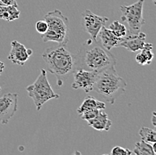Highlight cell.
<instances>
[{
  "mask_svg": "<svg viewBox=\"0 0 156 155\" xmlns=\"http://www.w3.org/2000/svg\"><path fill=\"white\" fill-rule=\"evenodd\" d=\"M5 63H4L3 62L0 61V76H1V74L3 73V71H4V70H5Z\"/></svg>",
  "mask_w": 156,
  "mask_h": 155,
  "instance_id": "26",
  "label": "cell"
},
{
  "mask_svg": "<svg viewBox=\"0 0 156 155\" xmlns=\"http://www.w3.org/2000/svg\"><path fill=\"white\" fill-rule=\"evenodd\" d=\"M27 92L29 96L32 98L37 111H40L43 105L49 100L59 98V95L56 94L51 87L44 69H41L40 74L35 82L27 87Z\"/></svg>",
  "mask_w": 156,
  "mask_h": 155,
  "instance_id": "5",
  "label": "cell"
},
{
  "mask_svg": "<svg viewBox=\"0 0 156 155\" xmlns=\"http://www.w3.org/2000/svg\"><path fill=\"white\" fill-rule=\"evenodd\" d=\"M99 111L100 110H90V111H86V112H83L81 114V118L83 120L89 121V120L94 119L95 117L97 116Z\"/></svg>",
  "mask_w": 156,
  "mask_h": 155,
  "instance_id": "21",
  "label": "cell"
},
{
  "mask_svg": "<svg viewBox=\"0 0 156 155\" xmlns=\"http://www.w3.org/2000/svg\"><path fill=\"white\" fill-rule=\"evenodd\" d=\"M152 2H153L154 5H156V0H152Z\"/></svg>",
  "mask_w": 156,
  "mask_h": 155,
  "instance_id": "28",
  "label": "cell"
},
{
  "mask_svg": "<svg viewBox=\"0 0 156 155\" xmlns=\"http://www.w3.org/2000/svg\"><path fill=\"white\" fill-rule=\"evenodd\" d=\"M36 29L37 31L40 33L41 35L45 33L48 29V24L47 22L44 21V20H42V21H38L36 22Z\"/></svg>",
  "mask_w": 156,
  "mask_h": 155,
  "instance_id": "22",
  "label": "cell"
},
{
  "mask_svg": "<svg viewBox=\"0 0 156 155\" xmlns=\"http://www.w3.org/2000/svg\"><path fill=\"white\" fill-rule=\"evenodd\" d=\"M48 29L41 35L43 42H56L59 46H67L69 40V21L59 10H54L44 15Z\"/></svg>",
  "mask_w": 156,
  "mask_h": 155,
  "instance_id": "4",
  "label": "cell"
},
{
  "mask_svg": "<svg viewBox=\"0 0 156 155\" xmlns=\"http://www.w3.org/2000/svg\"><path fill=\"white\" fill-rule=\"evenodd\" d=\"M76 55V70L83 69L100 72L111 66L116 65V58L98 40H85Z\"/></svg>",
  "mask_w": 156,
  "mask_h": 155,
  "instance_id": "1",
  "label": "cell"
},
{
  "mask_svg": "<svg viewBox=\"0 0 156 155\" xmlns=\"http://www.w3.org/2000/svg\"><path fill=\"white\" fill-rule=\"evenodd\" d=\"M145 0H138L131 6H122V21H125L129 27V34H137L141 31L146 21L143 16V6Z\"/></svg>",
  "mask_w": 156,
  "mask_h": 155,
  "instance_id": "6",
  "label": "cell"
},
{
  "mask_svg": "<svg viewBox=\"0 0 156 155\" xmlns=\"http://www.w3.org/2000/svg\"><path fill=\"white\" fill-rule=\"evenodd\" d=\"M49 71L57 78V84L61 87L64 81L76 70V55L69 52L65 46L47 48L42 55Z\"/></svg>",
  "mask_w": 156,
  "mask_h": 155,
  "instance_id": "2",
  "label": "cell"
},
{
  "mask_svg": "<svg viewBox=\"0 0 156 155\" xmlns=\"http://www.w3.org/2000/svg\"><path fill=\"white\" fill-rule=\"evenodd\" d=\"M83 29L88 32L92 40H97L98 32L101 28L105 26L108 21V18L106 16H99L93 13L90 10H85L83 14Z\"/></svg>",
  "mask_w": 156,
  "mask_h": 155,
  "instance_id": "7",
  "label": "cell"
},
{
  "mask_svg": "<svg viewBox=\"0 0 156 155\" xmlns=\"http://www.w3.org/2000/svg\"><path fill=\"white\" fill-rule=\"evenodd\" d=\"M0 91H1V87H0Z\"/></svg>",
  "mask_w": 156,
  "mask_h": 155,
  "instance_id": "30",
  "label": "cell"
},
{
  "mask_svg": "<svg viewBox=\"0 0 156 155\" xmlns=\"http://www.w3.org/2000/svg\"><path fill=\"white\" fill-rule=\"evenodd\" d=\"M135 60H136V62L138 64H140V65H149L148 62H147V61H146V59L145 58V56L141 53H138L136 55Z\"/></svg>",
  "mask_w": 156,
  "mask_h": 155,
  "instance_id": "23",
  "label": "cell"
},
{
  "mask_svg": "<svg viewBox=\"0 0 156 155\" xmlns=\"http://www.w3.org/2000/svg\"><path fill=\"white\" fill-rule=\"evenodd\" d=\"M98 72L90 71L83 69H76L73 72L74 82L72 84L73 89H82L85 93L93 90V86L97 79Z\"/></svg>",
  "mask_w": 156,
  "mask_h": 155,
  "instance_id": "8",
  "label": "cell"
},
{
  "mask_svg": "<svg viewBox=\"0 0 156 155\" xmlns=\"http://www.w3.org/2000/svg\"><path fill=\"white\" fill-rule=\"evenodd\" d=\"M88 125L98 131H108L112 126V121L108 119L106 112L100 110L94 119L87 121Z\"/></svg>",
  "mask_w": 156,
  "mask_h": 155,
  "instance_id": "13",
  "label": "cell"
},
{
  "mask_svg": "<svg viewBox=\"0 0 156 155\" xmlns=\"http://www.w3.org/2000/svg\"><path fill=\"white\" fill-rule=\"evenodd\" d=\"M18 6V4L16 0H0V6Z\"/></svg>",
  "mask_w": 156,
  "mask_h": 155,
  "instance_id": "24",
  "label": "cell"
},
{
  "mask_svg": "<svg viewBox=\"0 0 156 155\" xmlns=\"http://www.w3.org/2000/svg\"><path fill=\"white\" fill-rule=\"evenodd\" d=\"M127 87V82L117 73L115 66H111L98 74L93 90L110 104H114Z\"/></svg>",
  "mask_w": 156,
  "mask_h": 155,
  "instance_id": "3",
  "label": "cell"
},
{
  "mask_svg": "<svg viewBox=\"0 0 156 155\" xmlns=\"http://www.w3.org/2000/svg\"><path fill=\"white\" fill-rule=\"evenodd\" d=\"M132 152L129 149L123 148L122 146H115L112 149L111 155H131Z\"/></svg>",
  "mask_w": 156,
  "mask_h": 155,
  "instance_id": "20",
  "label": "cell"
},
{
  "mask_svg": "<svg viewBox=\"0 0 156 155\" xmlns=\"http://www.w3.org/2000/svg\"><path fill=\"white\" fill-rule=\"evenodd\" d=\"M156 114L155 112H153V115H152V123H153V125H154V127H156Z\"/></svg>",
  "mask_w": 156,
  "mask_h": 155,
  "instance_id": "25",
  "label": "cell"
},
{
  "mask_svg": "<svg viewBox=\"0 0 156 155\" xmlns=\"http://www.w3.org/2000/svg\"><path fill=\"white\" fill-rule=\"evenodd\" d=\"M132 153L135 155H155L156 152L151 144L141 141L135 144V147Z\"/></svg>",
  "mask_w": 156,
  "mask_h": 155,
  "instance_id": "16",
  "label": "cell"
},
{
  "mask_svg": "<svg viewBox=\"0 0 156 155\" xmlns=\"http://www.w3.org/2000/svg\"><path fill=\"white\" fill-rule=\"evenodd\" d=\"M18 108V95L8 93L0 97V122L6 125L11 118L17 112Z\"/></svg>",
  "mask_w": 156,
  "mask_h": 155,
  "instance_id": "9",
  "label": "cell"
},
{
  "mask_svg": "<svg viewBox=\"0 0 156 155\" xmlns=\"http://www.w3.org/2000/svg\"><path fill=\"white\" fill-rule=\"evenodd\" d=\"M131 155H135V154H134V153H132V154H131Z\"/></svg>",
  "mask_w": 156,
  "mask_h": 155,
  "instance_id": "29",
  "label": "cell"
},
{
  "mask_svg": "<svg viewBox=\"0 0 156 155\" xmlns=\"http://www.w3.org/2000/svg\"><path fill=\"white\" fill-rule=\"evenodd\" d=\"M146 35L143 31H140L137 34H129L125 36L122 43L121 47H123L124 48L128 49L131 52H137L143 48L145 43H146Z\"/></svg>",
  "mask_w": 156,
  "mask_h": 155,
  "instance_id": "12",
  "label": "cell"
},
{
  "mask_svg": "<svg viewBox=\"0 0 156 155\" xmlns=\"http://www.w3.org/2000/svg\"><path fill=\"white\" fill-rule=\"evenodd\" d=\"M31 55H32L31 49H27L24 45H22L17 40L12 41L8 60H10L13 64L23 66L26 63V62L29 60Z\"/></svg>",
  "mask_w": 156,
  "mask_h": 155,
  "instance_id": "10",
  "label": "cell"
},
{
  "mask_svg": "<svg viewBox=\"0 0 156 155\" xmlns=\"http://www.w3.org/2000/svg\"><path fill=\"white\" fill-rule=\"evenodd\" d=\"M73 155H82V153H80L79 151H76V152H75V153H73Z\"/></svg>",
  "mask_w": 156,
  "mask_h": 155,
  "instance_id": "27",
  "label": "cell"
},
{
  "mask_svg": "<svg viewBox=\"0 0 156 155\" xmlns=\"http://www.w3.org/2000/svg\"><path fill=\"white\" fill-rule=\"evenodd\" d=\"M142 141H145L148 144H154L156 143V132L154 129L149 127H142L138 132Z\"/></svg>",
  "mask_w": 156,
  "mask_h": 155,
  "instance_id": "17",
  "label": "cell"
},
{
  "mask_svg": "<svg viewBox=\"0 0 156 155\" xmlns=\"http://www.w3.org/2000/svg\"><path fill=\"white\" fill-rule=\"evenodd\" d=\"M108 29L118 38H124L125 36H127V28L125 27V25L118 21H115L113 23H111Z\"/></svg>",
  "mask_w": 156,
  "mask_h": 155,
  "instance_id": "18",
  "label": "cell"
},
{
  "mask_svg": "<svg viewBox=\"0 0 156 155\" xmlns=\"http://www.w3.org/2000/svg\"><path fill=\"white\" fill-rule=\"evenodd\" d=\"M102 155H108V154H102Z\"/></svg>",
  "mask_w": 156,
  "mask_h": 155,
  "instance_id": "31",
  "label": "cell"
},
{
  "mask_svg": "<svg viewBox=\"0 0 156 155\" xmlns=\"http://www.w3.org/2000/svg\"><path fill=\"white\" fill-rule=\"evenodd\" d=\"M141 54L145 56L148 64H150L154 59V53H153V44L151 43H145L143 48L140 50Z\"/></svg>",
  "mask_w": 156,
  "mask_h": 155,
  "instance_id": "19",
  "label": "cell"
},
{
  "mask_svg": "<svg viewBox=\"0 0 156 155\" xmlns=\"http://www.w3.org/2000/svg\"><path fill=\"white\" fill-rule=\"evenodd\" d=\"M97 39H98V40H97L102 47L107 50H111L114 47H121V43L123 38H118L108 28L103 26L98 34Z\"/></svg>",
  "mask_w": 156,
  "mask_h": 155,
  "instance_id": "11",
  "label": "cell"
},
{
  "mask_svg": "<svg viewBox=\"0 0 156 155\" xmlns=\"http://www.w3.org/2000/svg\"><path fill=\"white\" fill-rule=\"evenodd\" d=\"M106 104L104 102H101L94 97L88 96L84 98L82 104L77 108L78 114H82L83 112L90 110H105Z\"/></svg>",
  "mask_w": 156,
  "mask_h": 155,
  "instance_id": "14",
  "label": "cell"
},
{
  "mask_svg": "<svg viewBox=\"0 0 156 155\" xmlns=\"http://www.w3.org/2000/svg\"><path fill=\"white\" fill-rule=\"evenodd\" d=\"M20 11L18 9V6H0V19L12 21L14 20L20 18Z\"/></svg>",
  "mask_w": 156,
  "mask_h": 155,
  "instance_id": "15",
  "label": "cell"
}]
</instances>
